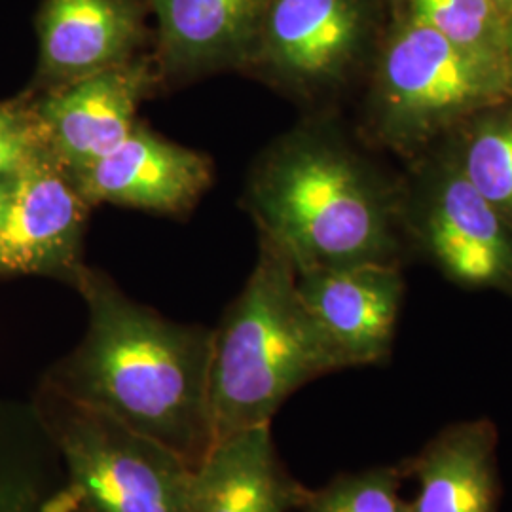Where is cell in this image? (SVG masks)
<instances>
[{
    "label": "cell",
    "instance_id": "1",
    "mask_svg": "<svg viewBox=\"0 0 512 512\" xmlns=\"http://www.w3.org/2000/svg\"><path fill=\"white\" fill-rule=\"evenodd\" d=\"M74 289L88 327L44 385L164 444L196 469L213 446V329L167 319L97 268L86 266Z\"/></svg>",
    "mask_w": 512,
    "mask_h": 512
},
{
    "label": "cell",
    "instance_id": "2",
    "mask_svg": "<svg viewBox=\"0 0 512 512\" xmlns=\"http://www.w3.org/2000/svg\"><path fill=\"white\" fill-rule=\"evenodd\" d=\"M260 239L296 272L395 262L397 207L374 167L327 124L279 137L243 194Z\"/></svg>",
    "mask_w": 512,
    "mask_h": 512
},
{
    "label": "cell",
    "instance_id": "3",
    "mask_svg": "<svg viewBox=\"0 0 512 512\" xmlns=\"http://www.w3.org/2000/svg\"><path fill=\"white\" fill-rule=\"evenodd\" d=\"M336 370L342 366L302 302L293 264L260 239L253 272L213 329V442L270 425L294 391Z\"/></svg>",
    "mask_w": 512,
    "mask_h": 512
},
{
    "label": "cell",
    "instance_id": "4",
    "mask_svg": "<svg viewBox=\"0 0 512 512\" xmlns=\"http://www.w3.org/2000/svg\"><path fill=\"white\" fill-rule=\"evenodd\" d=\"M509 99L505 55L459 46L395 8L368 93V126L387 147H420Z\"/></svg>",
    "mask_w": 512,
    "mask_h": 512
},
{
    "label": "cell",
    "instance_id": "5",
    "mask_svg": "<svg viewBox=\"0 0 512 512\" xmlns=\"http://www.w3.org/2000/svg\"><path fill=\"white\" fill-rule=\"evenodd\" d=\"M33 406L76 512H188L194 469L164 444L48 385Z\"/></svg>",
    "mask_w": 512,
    "mask_h": 512
},
{
    "label": "cell",
    "instance_id": "6",
    "mask_svg": "<svg viewBox=\"0 0 512 512\" xmlns=\"http://www.w3.org/2000/svg\"><path fill=\"white\" fill-rule=\"evenodd\" d=\"M387 0H272L245 69L298 101L317 103L370 71Z\"/></svg>",
    "mask_w": 512,
    "mask_h": 512
},
{
    "label": "cell",
    "instance_id": "7",
    "mask_svg": "<svg viewBox=\"0 0 512 512\" xmlns=\"http://www.w3.org/2000/svg\"><path fill=\"white\" fill-rule=\"evenodd\" d=\"M92 209L50 152L38 158L16 175L0 228V275H50L74 287L86 268Z\"/></svg>",
    "mask_w": 512,
    "mask_h": 512
},
{
    "label": "cell",
    "instance_id": "8",
    "mask_svg": "<svg viewBox=\"0 0 512 512\" xmlns=\"http://www.w3.org/2000/svg\"><path fill=\"white\" fill-rule=\"evenodd\" d=\"M164 90L152 52L124 65L35 93L48 150L76 171L118 147L139 124L141 105Z\"/></svg>",
    "mask_w": 512,
    "mask_h": 512
},
{
    "label": "cell",
    "instance_id": "9",
    "mask_svg": "<svg viewBox=\"0 0 512 512\" xmlns=\"http://www.w3.org/2000/svg\"><path fill=\"white\" fill-rule=\"evenodd\" d=\"M69 173L92 207L109 203L173 217L188 215L215 179L209 156L165 139L143 120L118 147Z\"/></svg>",
    "mask_w": 512,
    "mask_h": 512
},
{
    "label": "cell",
    "instance_id": "10",
    "mask_svg": "<svg viewBox=\"0 0 512 512\" xmlns=\"http://www.w3.org/2000/svg\"><path fill=\"white\" fill-rule=\"evenodd\" d=\"M150 19L145 0H42L35 90L61 88L152 52Z\"/></svg>",
    "mask_w": 512,
    "mask_h": 512
},
{
    "label": "cell",
    "instance_id": "11",
    "mask_svg": "<svg viewBox=\"0 0 512 512\" xmlns=\"http://www.w3.org/2000/svg\"><path fill=\"white\" fill-rule=\"evenodd\" d=\"M296 283L342 370L389 357L404 296L395 262L296 272Z\"/></svg>",
    "mask_w": 512,
    "mask_h": 512
},
{
    "label": "cell",
    "instance_id": "12",
    "mask_svg": "<svg viewBox=\"0 0 512 512\" xmlns=\"http://www.w3.org/2000/svg\"><path fill=\"white\" fill-rule=\"evenodd\" d=\"M420 232L454 283L512 293V228L465 179L454 158L440 165L425 188Z\"/></svg>",
    "mask_w": 512,
    "mask_h": 512
},
{
    "label": "cell",
    "instance_id": "13",
    "mask_svg": "<svg viewBox=\"0 0 512 512\" xmlns=\"http://www.w3.org/2000/svg\"><path fill=\"white\" fill-rule=\"evenodd\" d=\"M164 88L245 73L272 0H145Z\"/></svg>",
    "mask_w": 512,
    "mask_h": 512
},
{
    "label": "cell",
    "instance_id": "14",
    "mask_svg": "<svg viewBox=\"0 0 512 512\" xmlns=\"http://www.w3.org/2000/svg\"><path fill=\"white\" fill-rule=\"evenodd\" d=\"M306 490L277 456L272 427L256 425L213 442L192 473L188 512L300 511Z\"/></svg>",
    "mask_w": 512,
    "mask_h": 512
},
{
    "label": "cell",
    "instance_id": "15",
    "mask_svg": "<svg viewBox=\"0 0 512 512\" xmlns=\"http://www.w3.org/2000/svg\"><path fill=\"white\" fill-rule=\"evenodd\" d=\"M408 471L418 480L410 512H495L497 429L490 420L446 427L431 440Z\"/></svg>",
    "mask_w": 512,
    "mask_h": 512
},
{
    "label": "cell",
    "instance_id": "16",
    "mask_svg": "<svg viewBox=\"0 0 512 512\" xmlns=\"http://www.w3.org/2000/svg\"><path fill=\"white\" fill-rule=\"evenodd\" d=\"M0 512H76L35 406L0 403Z\"/></svg>",
    "mask_w": 512,
    "mask_h": 512
},
{
    "label": "cell",
    "instance_id": "17",
    "mask_svg": "<svg viewBox=\"0 0 512 512\" xmlns=\"http://www.w3.org/2000/svg\"><path fill=\"white\" fill-rule=\"evenodd\" d=\"M452 156L465 179L512 228V109L486 110L463 124Z\"/></svg>",
    "mask_w": 512,
    "mask_h": 512
},
{
    "label": "cell",
    "instance_id": "18",
    "mask_svg": "<svg viewBox=\"0 0 512 512\" xmlns=\"http://www.w3.org/2000/svg\"><path fill=\"white\" fill-rule=\"evenodd\" d=\"M393 4L459 46L503 54L509 12L495 0H393Z\"/></svg>",
    "mask_w": 512,
    "mask_h": 512
},
{
    "label": "cell",
    "instance_id": "19",
    "mask_svg": "<svg viewBox=\"0 0 512 512\" xmlns=\"http://www.w3.org/2000/svg\"><path fill=\"white\" fill-rule=\"evenodd\" d=\"M403 465L372 467L336 476L319 490H306L302 512H410L401 495Z\"/></svg>",
    "mask_w": 512,
    "mask_h": 512
},
{
    "label": "cell",
    "instance_id": "20",
    "mask_svg": "<svg viewBox=\"0 0 512 512\" xmlns=\"http://www.w3.org/2000/svg\"><path fill=\"white\" fill-rule=\"evenodd\" d=\"M48 152L33 97L0 103V177H16Z\"/></svg>",
    "mask_w": 512,
    "mask_h": 512
},
{
    "label": "cell",
    "instance_id": "21",
    "mask_svg": "<svg viewBox=\"0 0 512 512\" xmlns=\"http://www.w3.org/2000/svg\"><path fill=\"white\" fill-rule=\"evenodd\" d=\"M14 183H16V177H0V228L4 224L6 211L14 194Z\"/></svg>",
    "mask_w": 512,
    "mask_h": 512
},
{
    "label": "cell",
    "instance_id": "22",
    "mask_svg": "<svg viewBox=\"0 0 512 512\" xmlns=\"http://www.w3.org/2000/svg\"><path fill=\"white\" fill-rule=\"evenodd\" d=\"M503 55H505V61H507V67H509V73H511L512 80V10L509 12V16H507V25H505Z\"/></svg>",
    "mask_w": 512,
    "mask_h": 512
},
{
    "label": "cell",
    "instance_id": "23",
    "mask_svg": "<svg viewBox=\"0 0 512 512\" xmlns=\"http://www.w3.org/2000/svg\"><path fill=\"white\" fill-rule=\"evenodd\" d=\"M503 10H507V12H511L512 10V0H495Z\"/></svg>",
    "mask_w": 512,
    "mask_h": 512
},
{
    "label": "cell",
    "instance_id": "24",
    "mask_svg": "<svg viewBox=\"0 0 512 512\" xmlns=\"http://www.w3.org/2000/svg\"><path fill=\"white\" fill-rule=\"evenodd\" d=\"M387 2H393V0H387Z\"/></svg>",
    "mask_w": 512,
    "mask_h": 512
}]
</instances>
